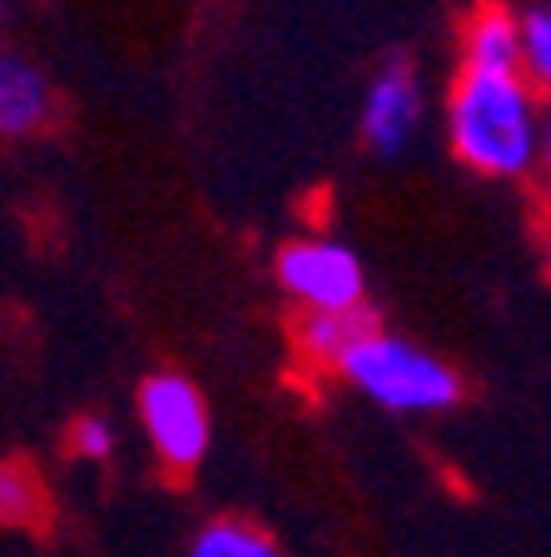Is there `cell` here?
<instances>
[{
	"mask_svg": "<svg viewBox=\"0 0 551 557\" xmlns=\"http://www.w3.org/2000/svg\"><path fill=\"white\" fill-rule=\"evenodd\" d=\"M274 274L288 299L303 304V313H334L367 304L363 259L338 239H288L274 259Z\"/></svg>",
	"mask_w": 551,
	"mask_h": 557,
	"instance_id": "obj_4",
	"label": "cell"
},
{
	"mask_svg": "<svg viewBox=\"0 0 551 557\" xmlns=\"http://www.w3.org/2000/svg\"><path fill=\"white\" fill-rule=\"evenodd\" d=\"M55 115V95L40 65L25 55H0V139H25L35 129H46Z\"/></svg>",
	"mask_w": 551,
	"mask_h": 557,
	"instance_id": "obj_6",
	"label": "cell"
},
{
	"mask_svg": "<svg viewBox=\"0 0 551 557\" xmlns=\"http://www.w3.org/2000/svg\"><path fill=\"white\" fill-rule=\"evenodd\" d=\"M184 557H284V547H278L274 533H264L249 518H209L189 537V553Z\"/></svg>",
	"mask_w": 551,
	"mask_h": 557,
	"instance_id": "obj_10",
	"label": "cell"
},
{
	"mask_svg": "<svg viewBox=\"0 0 551 557\" xmlns=\"http://www.w3.org/2000/svg\"><path fill=\"white\" fill-rule=\"evenodd\" d=\"M50 522L46 483L25 458H0V533H30Z\"/></svg>",
	"mask_w": 551,
	"mask_h": 557,
	"instance_id": "obj_9",
	"label": "cell"
},
{
	"mask_svg": "<svg viewBox=\"0 0 551 557\" xmlns=\"http://www.w3.org/2000/svg\"><path fill=\"white\" fill-rule=\"evenodd\" d=\"M517 75L531 90H547V81H551V11L547 5L517 11Z\"/></svg>",
	"mask_w": 551,
	"mask_h": 557,
	"instance_id": "obj_11",
	"label": "cell"
},
{
	"mask_svg": "<svg viewBox=\"0 0 551 557\" xmlns=\"http://www.w3.org/2000/svg\"><path fill=\"white\" fill-rule=\"evenodd\" d=\"M448 139L467 170L487 180H527L547 154L541 90L517 70H462L448 95Z\"/></svg>",
	"mask_w": 551,
	"mask_h": 557,
	"instance_id": "obj_1",
	"label": "cell"
},
{
	"mask_svg": "<svg viewBox=\"0 0 551 557\" xmlns=\"http://www.w3.org/2000/svg\"><path fill=\"white\" fill-rule=\"evenodd\" d=\"M417 120H423V81H417L413 60H383L363 95V139L378 154H398L413 139Z\"/></svg>",
	"mask_w": 551,
	"mask_h": 557,
	"instance_id": "obj_5",
	"label": "cell"
},
{
	"mask_svg": "<svg viewBox=\"0 0 551 557\" xmlns=\"http://www.w3.org/2000/svg\"><path fill=\"white\" fill-rule=\"evenodd\" d=\"M373 329H383V324L367 304H358V309H334V313H303L299 324H293V344H299V354L313 369L334 373V363L343 359L358 338L373 334Z\"/></svg>",
	"mask_w": 551,
	"mask_h": 557,
	"instance_id": "obj_7",
	"label": "cell"
},
{
	"mask_svg": "<svg viewBox=\"0 0 551 557\" xmlns=\"http://www.w3.org/2000/svg\"><path fill=\"white\" fill-rule=\"evenodd\" d=\"M115 443H120V433L104 413H80L70 423V453L85 458V463H110V458H115Z\"/></svg>",
	"mask_w": 551,
	"mask_h": 557,
	"instance_id": "obj_12",
	"label": "cell"
},
{
	"mask_svg": "<svg viewBox=\"0 0 551 557\" xmlns=\"http://www.w3.org/2000/svg\"><path fill=\"white\" fill-rule=\"evenodd\" d=\"M462 70H517V11L506 5H477L462 25Z\"/></svg>",
	"mask_w": 551,
	"mask_h": 557,
	"instance_id": "obj_8",
	"label": "cell"
},
{
	"mask_svg": "<svg viewBox=\"0 0 551 557\" xmlns=\"http://www.w3.org/2000/svg\"><path fill=\"white\" fill-rule=\"evenodd\" d=\"M139 423L170 478H189L209 453V404L184 373H150L139 383Z\"/></svg>",
	"mask_w": 551,
	"mask_h": 557,
	"instance_id": "obj_3",
	"label": "cell"
},
{
	"mask_svg": "<svg viewBox=\"0 0 551 557\" xmlns=\"http://www.w3.org/2000/svg\"><path fill=\"white\" fill-rule=\"evenodd\" d=\"M334 373L388 413H448L462 404L458 369L417 348L413 338L388 334V329H373L367 338H358L334 363Z\"/></svg>",
	"mask_w": 551,
	"mask_h": 557,
	"instance_id": "obj_2",
	"label": "cell"
}]
</instances>
